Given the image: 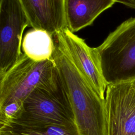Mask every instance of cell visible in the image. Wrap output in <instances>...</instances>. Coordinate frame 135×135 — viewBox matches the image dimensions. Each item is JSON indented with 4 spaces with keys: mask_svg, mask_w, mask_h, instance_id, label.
Returning <instances> with one entry per match:
<instances>
[{
    "mask_svg": "<svg viewBox=\"0 0 135 135\" xmlns=\"http://www.w3.org/2000/svg\"><path fill=\"white\" fill-rule=\"evenodd\" d=\"M52 55L66 92L78 135H107L105 101L76 67L56 33Z\"/></svg>",
    "mask_w": 135,
    "mask_h": 135,
    "instance_id": "6da1fadb",
    "label": "cell"
},
{
    "mask_svg": "<svg viewBox=\"0 0 135 135\" xmlns=\"http://www.w3.org/2000/svg\"><path fill=\"white\" fill-rule=\"evenodd\" d=\"M92 53L108 85L135 79V17L119 25Z\"/></svg>",
    "mask_w": 135,
    "mask_h": 135,
    "instance_id": "7a4b0ae2",
    "label": "cell"
},
{
    "mask_svg": "<svg viewBox=\"0 0 135 135\" xmlns=\"http://www.w3.org/2000/svg\"><path fill=\"white\" fill-rule=\"evenodd\" d=\"M46 125L76 128L61 79L54 85L35 89L24 101L23 112L8 126L0 129L32 128Z\"/></svg>",
    "mask_w": 135,
    "mask_h": 135,
    "instance_id": "3957f363",
    "label": "cell"
},
{
    "mask_svg": "<svg viewBox=\"0 0 135 135\" xmlns=\"http://www.w3.org/2000/svg\"><path fill=\"white\" fill-rule=\"evenodd\" d=\"M60 80L52 58L35 61L23 53L14 66L0 76V108L11 103L23 105L35 89L54 85Z\"/></svg>",
    "mask_w": 135,
    "mask_h": 135,
    "instance_id": "277c9868",
    "label": "cell"
},
{
    "mask_svg": "<svg viewBox=\"0 0 135 135\" xmlns=\"http://www.w3.org/2000/svg\"><path fill=\"white\" fill-rule=\"evenodd\" d=\"M30 26L20 0H0V76L18 61L23 32Z\"/></svg>",
    "mask_w": 135,
    "mask_h": 135,
    "instance_id": "5b68a950",
    "label": "cell"
},
{
    "mask_svg": "<svg viewBox=\"0 0 135 135\" xmlns=\"http://www.w3.org/2000/svg\"><path fill=\"white\" fill-rule=\"evenodd\" d=\"M107 135H135V88L130 81L107 85Z\"/></svg>",
    "mask_w": 135,
    "mask_h": 135,
    "instance_id": "8992f818",
    "label": "cell"
},
{
    "mask_svg": "<svg viewBox=\"0 0 135 135\" xmlns=\"http://www.w3.org/2000/svg\"><path fill=\"white\" fill-rule=\"evenodd\" d=\"M57 33L76 67L100 97L104 100L108 84L94 59L92 47L66 27Z\"/></svg>",
    "mask_w": 135,
    "mask_h": 135,
    "instance_id": "52a82bcc",
    "label": "cell"
},
{
    "mask_svg": "<svg viewBox=\"0 0 135 135\" xmlns=\"http://www.w3.org/2000/svg\"><path fill=\"white\" fill-rule=\"evenodd\" d=\"M30 26L51 35L66 28L65 0H20Z\"/></svg>",
    "mask_w": 135,
    "mask_h": 135,
    "instance_id": "ba28073f",
    "label": "cell"
},
{
    "mask_svg": "<svg viewBox=\"0 0 135 135\" xmlns=\"http://www.w3.org/2000/svg\"><path fill=\"white\" fill-rule=\"evenodd\" d=\"M115 0H65L66 26L73 33L91 25Z\"/></svg>",
    "mask_w": 135,
    "mask_h": 135,
    "instance_id": "9c48e42d",
    "label": "cell"
},
{
    "mask_svg": "<svg viewBox=\"0 0 135 135\" xmlns=\"http://www.w3.org/2000/svg\"><path fill=\"white\" fill-rule=\"evenodd\" d=\"M22 49L25 55L35 61L51 59L54 50L53 35L44 30L32 28L24 36Z\"/></svg>",
    "mask_w": 135,
    "mask_h": 135,
    "instance_id": "30bf717a",
    "label": "cell"
},
{
    "mask_svg": "<svg viewBox=\"0 0 135 135\" xmlns=\"http://www.w3.org/2000/svg\"><path fill=\"white\" fill-rule=\"evenodd\" d=\"M1 135H78L76 128L59 125H46L33 128H6Z\"/></svg>",
    "mask_w": 135,
    "mask_h": 135,
    "instance_id": "8fae6325",
    "label": "cell"
},
{
    "mask_svg": "<svg viewBox=\"0 0 135 135\" xmlns=\"http://www.w3.org/2000/svg\"><path fill=\"white\" fill-rule=\"evenodd\" d=\"M116 3H119L135 10V0H115Z\"/></svg>",
    "mask_w": 135,
    "mask_h": 135,
    "instance_id": "7c38bea8",
    "label": "cell"
},
{
    "mask_svg": "<svg viewBox=\"0 0 135 135\" xmlns=\"http://www.w3.org/2000/svg\"><path fill=\"white\" fill-rule=\"evenodd\" d=\"M130 81L131 82L132 85H133V86L135 88V79H132L131 80H130Z\"/></svg>",
    "mask_w": 135,
    "mask_h": 135,
    "instance_id": "4fadbf2b",
    "label": "cell"
},
{
    "mask_svg": "<svg viewBox=\"0 0 135 135\" xmlns=\"http://www.w3.org/2000/svg\"><path fill=\"white\" fill-rule=\"evenodd\" d=\"M0 135H1V134H0Z\"/></svg>",
    "mask_w": 135,
    "mask_h": 135,
    "instance_id": "5bb4252c",
    "label": "cell"
}]
</instances>
